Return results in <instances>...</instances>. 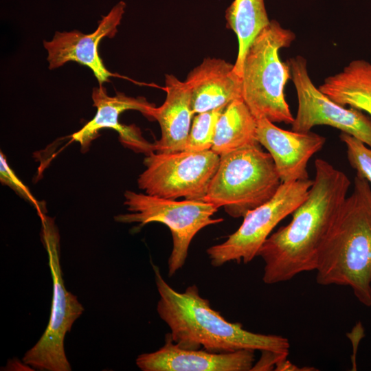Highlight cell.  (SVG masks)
Segmentation results:
<instances>
[{
    "instance_id": "1",
    "label": "cell",
    "mask_w": 371,
    "mask_h": 371,
    "mask_svg": "<svg viewBox=\"0 0 371 371\" xmlns=\"http://www.w3.org/2000/svg\"><path fill=\"white\" fill-rule=\"evenodd\" d=\"M315 168L308 196L291 221L271 234L258 252L265 262V284L316 269L320 246L347 198L350 181L345 173L322 159L315 161Z\"/></svg>"
},
{
    "instance_id": "2",
    "label": "cell",
    "mask_w": 371,
    "mask_h": 371,
    "mask_svg": "<svg viewBox=\"0 0 371 371\" xmlns=\"http://www.w3.org/2000/svg\"><path fill=\"white\" fill-rule=\"evenodd\" d=\"M152 266L159 295L157 313L180 348L199 350L202 347L213 352L251 350L288 355L290 344L286 338L253 333L244 329L241 324L228 322L200 295L196 285L177 291L164 279L159 267Z\"/></svg>"
},
{
    "instance_id": "3",
    "label": "cell",
    "mask_w": 371,
    "mask_h": 371,
    "mask_svg": "<svg viewBox=\"0 0 371 371\" xmlns=\"http://www.w3.org/2000/svg\"><path fill=\"white\" fill-rule=\"evenodd\" d=\"M315 271L318 284L349 286L371 306V187L357 174L320 246Z\"/></svg>"
},
{
    "instance_id": "4",
    "label": "cell",
    "mask_w": 371,
    "mask_h": 371,
    "mask_svg": "<svg viewBox=\"0 0 371 371\" xmlns=\"http://www.w3.org/2000/svg\"><path fill=\"white\" fill-rule=\"evenodd\" d=\"M295 38L291 30L271 20L247 50L241 74L243 100L256 120L266 118L273 123L287 124L294 120L284 95L291 72L279 54Z\"/></svg>"
},
{
    "instance_id": "5",
    "label": "cell",
    "mask_w": 371,
    "mask_h": 371,
    "mask_svg": "<svg viewBox=\"0 0 371 371\" xmlns=\"http://www.w3.org/2000/svg\"><path fill=\"white\" fill-rule=\"evenodd\" d=\"M281 183L271 155L256 143L220 157L203 201L233 218L243 217L269 201Z\"/></svg>"
},
{
    "instance_id": "6",
    "label": "cell",
    "mask_w": 371,
    "mask_h": 371,
    "mask_svg": "<svg viewBox=\"0 0 371 371\" xmlns=\"http://www.w3.org/2000/svg\"><path fill=\"white\" fill-rule=\"evenodd\" d=\"M40 218L41 239L47 254L53 295L47 328L36 344L25 353L22 361L36 370L70 371L71 367L65 350V337L85 309L65 285L58 227L52 218L45 215Z\"/></svg>"
},
{
    "instance_id": "7",
    "label": "cell",
    "mask_w": 371,
    "mask_h": 371,
    "mask_svg": "<svg viewBox=\"0 0 371 371\" xmlns=\"http://www.w3.org/2000/svg\"><path fill=\"white\" fill-rule=\"evenodd\" d=\"M124 202L128 213L118 214L115 221L122 223L153 222L166 225L172 235V248L168 260V273L174 276L186 263L190 245L204 227L223 221L214 218L218 207L203 200L176 201L126 190Z\"/></svg>"
},
{
    "instance_id": "8",
    "label": "cell",
    "mask_w": 371,
    "mask_h": 371,
    "mask_svg": "<svg viewBox=\"0 0 371 371\" xmlns=\"http://www.w3.org/2000/svg\"><path fill=\"white\" fill-rule=\"evenodd\" d=\"M312 184L309 179L282 183L269 201L243 217L240 226L226 240L207 249L211 265L220 267L230 261L251 262L275 227L306 199Z\"/></svg>"
},
{
    "instance_id": "9",
    "label": "cell",
    "mask_w": 371,
    "mask_h": 371,
    "mask_svg": "<svg viewBox=\"0 0 371 371\" xmlns=\"http://www.w3.org/2000/svg\"><path fill=\"white\" fill-rule=\"evenodd\" d=\"M220 161L212 150L153 152L146 155V169L139 175V189L168 199L203 200Z\"/></svg>"
},
{
    "instance_id": "10",
    "label": "cell",
    "mask_w": 371,
    "mask_h": 371,
    "mask_svg": "<svg viewBox=\"0 0 371 371\" xmlns=\"http://www.w3.org/2000/svg\"><path fill=\"white\" fill-rule=\"evenodd\" d=\"M286 63L298 101L291 130L305 133L315 126H330L371 148V120L361 111L337 104L317 88L309 76L307 62L303 56L290 58Z\"/></svg>"
},
{
    "instance_id": "11",
    "label": "cell",
    "mask_w": 371,
    "mask_h": 371,
    "mask_svg": "<svg viewBox=\"0 0 371 371\" xmlns=\"http://www.w3.org/2000/svg\"><path fill=\"white\" fill-rule=\"evenodd\" d=\"M92 100L97 109L95 116L71 135L72 141L80 144L82 153L89 149L91 142L98 137L99 131L104 128L115 131L123 146L135 153L148 155L155 152L154 143L146 140L137 126L122 124L119 121L120 114L127 110L138 111L146 117L153 119L156 109L155 104L143 97H129L120 92L109 96L102 86L93 88Z\"/></svg>"
},
{
    "instance_id": "12",
    "label": "cell",
    "mask_w": 371,
    "mask_h": 371,
    "mask_svg": "<svg viewBox=\"0 0 371 371\" xmlns=\"http://www.w3.org/2000/svg\"><path fill=\"white\" fill-rule=\"evenodd\" d=\"M125 3L120 1L103 16L98 28L91 34H82L75 30L56 32L49 41L43 45L47 52L49 69H54L69 61L88 67L98 80L99 86L109 81L113 74L104 65L98 54V45L104 37H113L124 12Z\"/></svg>"
},
{
    "instance_id": "13",
    "label": "cell",
    "mask_w": 371,
    "mask_h": 371,
    "mask_svg": "<svg viewBox=\"0 0 371 371\" xmlns=\"http://www.w3.org/2000/svg\"><path fill=\"white\" fill-rule=\"evenodd\" d=\"M254 352L240 350L213 352L204 349H184L174 343L168 333L162 347L139 355L135 362L143 371H249L254 365Z\"/></svg>"
},
{
    "instance_id": "14",
    "label": "cell",
    "mask_w": 371,
    "mask_h": 371,
    "mask_svg": "<svg viewBox=\"0 0 371 371\" xmlns=\"http://www.w3.org/2000/svg\"><path fill=\"white\" fill-rule=\"evenodd\" d=\"M256 137L271 155L282 183L308 179V160L326 142L317 133L284 130L266 118L257 120Z\"/></svg>"
},
{
    "instance_id": "15",
    "label": "cell",
    "mask_w": 371,
    "mask_h": 371,
    "mask_svg": "<svg viewBox=\"0 0 371 371\" xmlns=\"http://www.w3.org/2000/svg\"><path fill=\"white\" fill-rule=\"evenodd\" d=\"M184 81L190 91L194 114L243 99L242 77L236 72L234 64L221 58H204Z\"/></svg>"
},
{
    "instance_id": "16",
    "label": "cell",
    "mask_w": 371,
    "mask_h": 371,
    "mask_svg": "<svg viewBox=\"0 0 371 371\" xmlns=\"http://www.w3.org/2000/svg\"><path fill=\"white\" fill-rule=\"evenodd\" d=\"M165 80L166 100L153 115L161 128V137L154 143L155 152H179L184 149L194 114L191 94L186 82L174 75L166 74Z\"/></svg>"
},
{
    "instance_id": "17",
    "label": "cell",
    "mask_w": 371,
    "mask_h": 371,
    "mask_svg": "<svg viewBox=\"0 0 371 371\" xmlns=\"http://www.w3.org/2000/svg\"><path fill=\"white\" fill-rule=\"evenodd\" d=\"M319 89L337 104L371 115V63L354 60L339 73L326 78Z\"/></svg>"
},
{
    "instance_id": "18",
    "label": "cell",
    "mask_w": 371,
    "mask_h": 371,
    "mask_svg": "<svg viewBox=\"0 0 371 371\" xmlns=\"http://www.w3.org/2000/svg\"><path fill=\"white\" fill-rule=\"evenodd\" d=\"M257 120L243 99L232 101L221 114L211 150L220 157L248 145L259 143Z\"/></svg>"
},
{
    "instance_id": "19",
    "label": "cell",
    "mask_w": 371,
    "mask_h": 371,
    "mask_svg": "<svg viewBox=\"0 0 371 371\" xmlns=\"http://www.w3.org/2000/svg\"><path fill=\"white\" fill-rule=\"evenodd\" d=\"M227 28L236 34L238 54L234 65L236 72L241 76L247 50L257 34L270 22L264 0H234L225 12Z\"/></svg>"
},
{
    "instance_id": "20",
    "label": "cell",
    "mask_w": 371,
    "mask_h": 371,
    "mask_svg": "<svg viewBox=\"0 0 371 371\" xmlns=\"http://www.w3.org/2000/svg\"><path fill=\"white\" fill-rule=\"evenodd\" d=\"M226 106L196 114L183 150H211L217 121Z\"/></svg>"
},
{
    "instance_id": "21",
    "label": "cell",
    "mask_w": 371,
    "mask_h": 371,
    "mask_svg": "<svg viewBox=\"0 0 371 371\" xmlns=\"http://www.w3.org/2000/svg\"><path fill=\"white\" fill-rule=\"evenodd\" d=\"M339 138L346 146L350 165L356 170L357 175L366 179L371 185V148L346 133L341 132Z\"/></svg>"
},
{
    "instance_id": "22",
    "label": "cell",
    "mask_w": 371,
    "mask_h": 371,
    "mask_svg": "<svg viewBox=\"0 0 371 371\" xmlns=\"http://www.w3.org/2000/svg\"><path fill=\"white\" fill-rule=\"evenodd\" d=\"M0 181L3 185L9 186L19 196L32 205L36 208L39 217L45 215V204L36 200L29 188L18 178L1 151L0 153Z\"/></svg>"
},
{
    "instance_id": "23",
    "label": "cell",
    "mask_w": 371,
    "mask_h": 371,
    "mask_svg": "<svg viewBox=\"0 0 371 371\" xmlns=\"http://www.w3.org/2000/svg\"><path fill=\"white\" fill-rule=\"evenodd\" d=\"M262 356L257 363H254L251 370H271L275 368L276 364L287 355L269 351L261 352Z\"/></svg>"
},
{
    "instance_id": "24",
    "label": "cell",
    "mask_w": 371,
    "mask_h": 371,
    "mask_svg": "<svg viewBox=\"0 0 371 371\" xmlns=\"http://www.w3.org/2000/svg\"><path fill=\"white\" fill-rule=\"evenodd\" d=\"M274 370L276 371H312L317 370L314 368L304 367L299 368L293 363H291L289 361L286 360V358L279 361L275 366Z\"/></svg>"
}]
</instances>
